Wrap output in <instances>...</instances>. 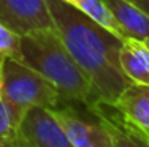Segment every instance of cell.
<instances>
[{
	"instance_id": "1",
	"label": "cell",
	"mask_w": 149,
	"mask_h": 147,
	"mask_svg": "<svg viewBox=\"0 0 149 147\" xmlns=\"http://www.w3.org/2000/svg\"><path fill=\"white\" fill-rule=\"evenodd\" d=\"M46 3L54 30L94 86L100 101L114 104L130 82L119 62L124 40L63 0H46Z\"/></svg>"
},
{
	"instance_id": "16",
	"label": "cell",
	"mask_w": 149,
	"mask_h": 147,
	"mask_svg": "<svg viewBox=\"0 0 149 147\" xmlns=\"http://www.w3.org/2000/svg\"><path fill=\"white\" fill-rule=\"evenodd\" d=\"M144 41H146V44H148V46H149V38H146V40H144Z\"/></svg>"
},
{
	"instance_id": "6",
	"label": "cell",
	"mask_w": 149,
	"mask_h": 147,
	"mask_svg": "<svg viewBox=\"0 0 149 147\" xmlns=\"http://www.w3.org/2000/svg\"><path fill=\"white\" fill-rule=\"evenodd\" d=\"M0 22L21 37L54 29L46 0H0Z\"/></svg>"
},
{
	"instance_id": "4",
	"label": "cell",
	"mask_w": 149,
	"mask_h": 147,
	"mask_svg": "<svg viewBox=\"0 0 149 147\" xmlns=\"http://www.w3.org/2000/svg\"><path fill=\"white\" fill-rule=\"evenodd\" d=\"M74 147H113V135L97 104L87 108L78 103H62L48 109Z\"/></svg>"
},
{
	"instance_id": "11",
	"label": "cell",
	"mask_w": 149,
	"mask_h": 147,
	"mask_svg": "<svg viewBox=\"0 0 149 147\" xmlns=\"http://www.w3.org/2000/svg\"><path fill=\"white\" fill-rule=\"evenodd\" d=\"M65 3L72 5L73 8H76L78 11H81L83 14L89 16L91 19H94L95 22H98L100 26H103L105 29H108L109 32L118 35L119 38L125 40V33L122 32L118 21L114 19V16L111 14V11L108 10V6L105 5L103 0H63Z\"/></svg>"
},
{
	"instance_id": "9",
	"label": "cell",
	"mask_w": 149,
	"mask_h": 147,
	"mask_svg": "<svg viewBox=\"0 0 149 147\" xmlns=\"http://www.w3.org/2000/svg\"><path fill=\"white\" fill-rule=\"evenodd\" d=\"M113 106L135 125L149 131V86L129 82Z\"/></svg>"
},
{
	"instance_id": "5",
	"label": "cell",
	"mask_w": 149,
	"mask_h": 147,
	"mask_svg": "<svg viewBox=\"0 0 149 147\" xmlns=\"http://www.w3.org/2000/svg\"><path fill=\"white\" fill-rule=\"evenodd\" d=\"M11 147H74L48 109L35 108L21 122Z\"/></svg>"
},
{
	"instance_id": "14",
	"label": "cell",
	"mask_w": 149,
	"mask_h": 147,
	"mask_svg": "<svg viewBox=\"0 0 149 147\" xmlns=\"http://www.w3.org/2000/svg\"><path fill=\"white\" fill-rule=\"evenodd\" d=\"M127 2L136 5L138 8H141L144 13H148V14H149V0H127Z\"/></svg>"
},
{
	"instance_id": "8",
	"label": "cell",
	"mask_w": 149,
	"mask_h": 147,
	"mask_svg": "<svg viewBox=\"0 0 149 147\" xmlns=\"http://www.w3.org/2000/svg\"><path fill=\"white\" fill-rule=\"evenodd\" d=\"M119 62L130 82L149 86V46L144 40L127 37L120 46Z\"/></svg>"
},
{
	"instance_id": "13",
	"label": "cell",
	"mask_w": 149,
	"mask_h": 147,
	"mask_svg": "<svg viewBox=\"0 0 149 147\" xmlns=\"http://www.w3.org/2000/svg\"><path fill=\"white\" fill-rule=\"evenodd\" d=\"M0 55L24 62L21 51V35L8 29L2 22H0Z\"/></svg>"
},
{
	"instance_id": "3",
	"label": "cell",
	"mask_w": 149,
	"mask_h": 147,
	"mask_svg": "<svg viewBox=\"0 0 149 147\" xmlns=\"http://www.w3.org/2000/svg\"><path fill=\"white\" fill-rule=\"evenodd\" d=\"M0 95L17 124L35 108L51 109L62 104L57 87L24 62L5 57L0 70Z\"/></svg>"
},
{
	"instance_id": "10",
	"label": "cell",
	"mask_w": 149,
	"mask_h": 147,
	"mask_svg": "<svg viewBox=\"0 0 149 147\" xmlns=\"http://www.w3.org/2000/svg\"><path fill=\"white\" fill-rule=\"evenodd\" d=\"M125 37L146 40L149 38V14L127 0H103Z\"/></svg>"
},
{
	"instance_id": "15",
	"label": "cell",
	"mask_w": 149,
	"mask_h": 147,
	"mask_svg": "<svg viewBox=\"0 0 149 147\" xmlns=\"http://www.w3.org/2000/svg\"><path fill=\"white\" fill-rule=\"evenodd\" d=\"M3 62H5V57H3V55H0V70H2V65H3Z\"/></svg>"
},
{
	"instance_id": "2",
	"label": "cell",
	"mask_w": 149,
	"mask_h": 147,
	"mask_svg": "<svg viewBox=\"0 0 149 147\" xmlns=\"http://www.w3.org/2000/svg\"><path fill=\"white\" fill-rule=\"evenodd\" d=\"M21 51L24 63L37 70L57 87L62 103H78L87 108L102 103L94 86L54 29L22 35Z\"/></svg>"
},
{
	"instance_id": "12",
	"label": "cell",
	"mask_w": 149,
	"mask_h": 147,
	"mask_svg": "<svg viewBox=\"0 0 149 147\" xmlns=\"http://www.w3.org/2000/svg\"><path fill=\"white\" fill-rule=\"evenodd\" d=\"M19 124L15 120L10 108L0 95V147H11L16 141Z\"/></svg>"
},
{
	"instance_id": "7",
	"label": "cell",
	"mask_w": 149,
	"mask_h": 147,
	"mask_svg": "<svg viewBox=\"0 0 149 147\" xmlns=\"http://www.w3.org/2000/svg\"><path fill=\"white\" fill-rule=\"evenodd\" d=\"M97 109L111 130L113 147H149V131L135 125L113 104L98 103Z\"/></svg>"
}]
</instances>
